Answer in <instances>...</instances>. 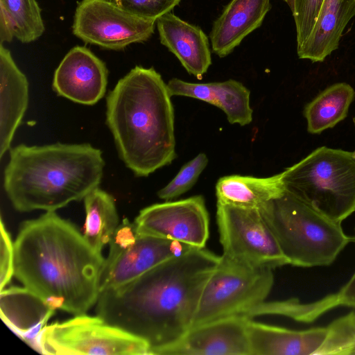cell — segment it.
Instances as JSON below:
<instances>
[{
  "instance_id": "obj_28",
  "label": "cell",
  "mask_w": 355,
  "mask_h": 355,
  "mask_svg": "<svg viewBox=\"0 0 355 355\" xmlns=\"http://www.w3.org/2000/svg\"><path fill=\"white\" fill-rule=\"evenodd\" d=\"M324 0H294L292 10L296 33L297 48L310 35L316 23Z\"/></svg>"
},
{
  "instance_id": "obj_29",
  "label": "cell",
  "mask_w": 355,
  "mask_h": 355,
  "mask_svg": "<svg viewBox=\"0 0 355 355\" xmlns=\"http://www.w3.org/2000/svg\"><path fill=\"white\" fill-rule=\"evenodd\" d=\"M124 10L137 17L157 21L171 12L181 0H109Z\"/></svg>"
},
{
  "instance_id": "obj_3",
  "label": "cell",
  "mask_w": 355,
  "mask_h": 355,
  "mask_svg": "<svg viewBox=\"0 0 355 355\" xmlns=\"http://www.w3.org/2000/svg\"><path fill=\"white\" fill-rule=\"evenodd\" d=\"M171 97L161 75L140 66L107 96L106 123L120 157L137 176H148L176 157Z\"/></svg>"
},
{
  "instance_id": "obj_25",
  "label": "cell",
  "mask_w": 355,
  "mask_h": 355,
  "mask_svg": "<svg viewBox=\"0 0 355 355\" xmlns=\"http://www.w3.org/2000/svg\"><path fill=\"white\" fill-rule=\"evenodd\" d=\"M41 11L36 0H0V20L22 43L34 42L44 33Z\"/></svg>"
},
{
  "instance_id": "obj_1",
  "label": "cell",
  "mask_w": 355,
  "mask_h": 355,
  "mask_svg": "<svg viewBox=\"0 0 355 355\" xmlns=\"http://www.w3.org/2000/svg\"><path fill=\"white\" fill-rule=\"evenodd\" d=\"M220 256L193 247L134 280L100 292L96 314L146 341L150 355L190 329L203 288Z\"/></svg>"
},
{
  "instance_id": "obj_14",
  "label": "cell",
  "mask_w": 355,
  "mask_h": 355,
  "mask_svg": "<svg viewBox=\"0 0 355 355\" xmlns=\"http://www.w3.org/2000/svg\"><path fill=\"white\" fill-rule=\"evenodd\" d=\"M108 71L103 60L85 46L72 48L55 71L53 89L75 103L91 105L101 99Z\"/></svg>"
},
{
  "instance_id": "obj_16",
  "label": "cell",
  "mask_w": 355,
  "mask_h": 355,
  "mask_svg": "<svg viewBox=\"0 0 355 355\" xmlns=\"http://www.w3.org/2000/svg\"><path fill=\"white\" fill-rule=\"evenodd\" d=\"M270 0H231L214 21L209 38L213 52L223 58L262 24Z\"/></svg>"
},
{
  "instance_id": "obj_23",
  "label": "cell",
  "mask_w": 355,
  "mask_h": 355,
  "mask_svg": "<svg viewBox=\"0 0 355 355\" xmlns=\"http://www.w3.org/2000/svg\"><path fill=\"white\" fill-rule=\"evenodd\" d=\"M354 96V89L346 83H335L320 92L304 107L308 132L320 134L345 119Z\"/></svg>"
},
{
  "instance_id": "obj_24",
  "label": "cell",
  "mask_w": 355,
  "mask_h": 355,
  "mask_svg": "<svg viewBox=\"0 0 355 355\" xmlns=\"http://www.w3.org/2000/svg\"><path fill=\"white\" fill-rule=\"evenodd\" d=\"M84 203L86 218L83 236L94 250L101 253L119 225L114 199L98 187L86 196Z\"/></svg>"
},
{
  "instance_id": "obj_4",
  "label": "cell",
  "mask_w": 355,
  "mask_h": 355,
  "mask_svg": "<svg viewBox=\"0 0 355 355\" xmlns=\"http://www.w3.org/2000/svg\"><path fill=\"white\" fill-rule=\"evenodd\" d=\"M104 166L102 152L89 144H21L10 151L3 187L19 211H55L98 188Z\"/></svg>"
},
{
  "instance_id": "obj_27",
  "label": "cell",
  "mask_w": 355,
  "mask_h": 355,
  "mask_svg": "<svg viewBox=\"0 0 355 355\" xmlns=\"http://www.w3.org/2000/svg\"><path fill=\"white\" fill-rule=\"evenodd\" d=\"M208 164V157L200 153L180 168L174 178L157 192L160 199L168 201L187 192L196 183Z\"/></svg>"
},
{
  "instance_id": "obj_32",
  "label": "cell",
  "mask_w": 355,
  "mask_h": 355,
  "mask_svg": "<svg viewBox=\"0 0 355 355\" xmlns=\"http://www.w3.org/2000/svg\"><path fill=\"white\" fill-rule=\"evenodd\" d=\"M286 3L287 5L289 6L291 12L293 9V5H294V0H284Z\"/></svg>"
},
{
  "instance_id": "obj_33",
  "label": "cell",
  "mask_w": 355,
  "mask_h": 355,
  "mask_svg": "<svg viewBox=\"0 0 355 355\" xmlns=\"http://www.w3.org/2000/svg\"><path fill=\"white\" fill-rule=\"evenodd\" d=\"M354 124H355V118L354 119Z\"/></svg>"
},
{
  "instance_id": "obj_18",
  "label": "cell",
  "mask_w": 355,
  "mask_h": 355,
  "mask_svg": "<svg viewBox=\"0 0 355 355\" xmlns=\"http://www.w3.org/2000/svg\"><path fill=\"white\" fill-rule=\"evenodd\" d=\"M252 355H317L326 335V327L302 331L247 321Z\"/></svg>"
},
{
  "instance_id": "obj_12",
  "label": "cell",
  "mask_w": 355,
  "mask_h": 355,
  "mask_svg": "<svg viewBox=\"0 0 355 355\" xmlns=\"http://www.w3.org/2000/svg\"><path fill=\"white\" fill-rule=\"evenodd\" d=\"M134 222L143 234L196 248H205L209 234V217L202 196L150 205Z\"/></svg>"
},
{
  "instance_id": "obj_20",
  "label": "cell",
  "mask_w": 355,
  "mask_h": 355,
  "mask_svg": "<svg viewBox=\"0 0 355 355\" xmlns=\"http://www.w3.org/2000/svg\"><path fill=\"white\" fill-rule=\"evenodd\" d=\"M54 311L26 288H10L1 291L2 320L40 353L41 333Z\"/></svg>"
},
{
  "instance_id": "obj_19",
  "label": "cell",
  "mask_w": 355,
  "mask_h": 355,
  "mask_svg": "<svg viewBox=\"0 0 355 355\" xmlns=\"http://www.w3.org/2000/svg\"><path fill=\"white\" fill-rule=\"evenodd\" d=\"M0 157L10 148L28 105V81L0 44Z\"/></svg>"
},
{
  "instance_id": "obj_30",
  "label": "cell",
  "mask_w": 355,
  "mask_h": 355,
  "mask_svg": "<svg viewBox=\"0 0 355 355\" xmlns=\"http://www.w3.org/2000/svg\"><path fill=\"white\" fill-rule=\"evenodd\" d=\"M0 290L2 291L14 275L15 252L10 235L1 219Z\"/></svg>"
},
{
  "instance_id": "obj_11",
  "label": "cell",
  "mask_w": 355,
  "mask_h": 355,
  "mask_svg": "<svg viewBox=\"0 0 355 355\" xmlns=\"http://www.w3.org/2000/svg\"><path fill=\"white\" fill-rule=\"evenodd\" d=\"M156 21L134 15L109 0H81L76 8L73 33L86 43L121 50L147 41Z\"/></svg>"
},
{
  "instance_id": "obj_21",
  "label": "cell",
  "mask_w": 355,
  "mask_h": 355,
  "mask_svg": "<svg viewBox=\"0 0 355 355\" xmlns=\"http://www.w3.org/2000/svg\"><path fill=\"white\" fill-rule=\"evenodd\" d=\"M355 16V0H324L316 23L305 42L297 48L300 59L322 62L338 48L347 24Z\"/></svg>"
},
{
  "instance_id": "obj_17",
  "label": "cell",
  "mask_w": 355,
  "mask_h": 355,
  "mask_svg": "<svg viewBox=\"0 0 355 355\" xmlns=\"http://www.w3.org/2000/svg\"><path fill=\"white\" fill-rule=\"evenodd\" d=\"M167 87L171 96L193 98L218 107L225 112L231 124L244 126L252 121L250 92L236 80L193 83L173 78L168 82Z\"/></svg>"
},
{
  "instance_id": "obj_13",
  "label": "cell",
  "mask_w": 355,
  "mask_h": 355,
  "mask_svg": "<svg viewBox=\"0 0 355 355\" xmlns=\"http://www.w3.org/2000/svg\"><path fill=\"white\" fill-rule=\"evenodd\" d=\"M248 318L229 317L191 328L151 355H252L247 334Z\"/></svg>"
},
{
  "instance_id": "obj_15",
  "label": "cell",
  "mask_w": 355,
  "mask_h": 355,
  "mask_svg": "<svg viewBox=\"0 0 355 355\" xmlns=\"http://www.w3.org/2000/svg\"><path fill=\"white\" fill-rule=\"evenodd\" d=\"M156 25L161 43L189 74L202 79L211 64L209 42L205 32L171 12L157 19Z\"/></svg>"
},
{
  "instance_id": "obj_31",
  "label": "cell",
  "mask_w": 355,
  "mask_h": 355,
  "mask_svg": "<svg viewBox=\"0 0 355 355\" xmlns=\"http://www.w3.org/2000/svg\"><path fill=\"white\" fill-rule=\"evenodd\" d=\"M318 305L322 313L337 306L355 308V272L338 293L318 301Z\"/></svg>"
},
{
  "instance_id": "obj_6",
  "label": "cell",
  "mask_w": 355,
  "mask_h": 355,
  "mask_svg": "<svg viewBox=\"0 0 355 355\" xmlns=\"http://www.w3.org/2000/svg\"><path fill=\"white\" fill-rule=\"evenodd\" d=\"M282 179L285 192L334 222L355 211V151L319 147Z\"/></svg>"
},
{
  "instance_id": "obj_7",
  "label": "cell",
  "mask_w": 355,
  "mask_h": 355,
  "mask_svg": "<svg viewBox=\"0 0 355 355\" xmlns=\"http://www.w3.org/2000/svg\"><path fill=\"white\" fill-rule=\"evenodd\" d=\"M273 283L272 269L243 265L221 255L203 288L190 329L222 318L248 317L266 301Z\"/></svg>"
},
{
  "instance_id": "obj_2",
  "label": "cell",
  "mask_w": 355,
  "mask_h": 355,
  "mask_svg": "<svg viewBox=\"0 0 355 355\" xmlns=\"http://www.w3.org/2000/svg\"><path fill=\"white\" fill-rule=\"evenodd\" d=\"M14 252V275L51 309L79 315L96 304L105 258L55 211L24 221Z\"/></svg>"
},
{
  "instance_id": "obj_22",
  "label": "cell",
  "mask_w": 355,
  "mask_h": 355,
  "mask_svg": "<svg viewBox=\"0 0 355 355\" xmlns=\"http://www.w3.org/2000/svg\"><path fill=\"white\" fill-rule=\"evenodd\" d=\"M284 192L282 173L268 178L227 175L216 184L217 202L245 208H261Z\"/></svg>"
},
{
  "instance_id": "obj_9",
  "label": "cell",
  "mask_w": 355,
  "mask_h": 355,
  "mask_svg": "<svg viewBox=\"0 0 355 355\" xmlns=\"http://www.w3.org/2000/svg\"><path fill=\"white\" fill-rule=\"evenodd\" d=\"M261 208L217 202L216 220L222 256L243 265L273 270L289 264V261L264 218Z\"/></svg>"
},
{
  "instance_id": "obj_5",
  "label": "cell",
  "mask_w": 355,
  "mask_h": 355,
  "mask_svg": "<svg viewBox=\"0 0 355 355\" xmlns=\"http://www.w3.org/2000/svg\"><path fill=\"white\" fill-rule=\"evenodd\" d=\"M289 264L329 266L351 241L341 223L334 222L284 192L261 208Z\"/></svg>"
},
{
  "instance_id": "obj_10",
  "label": "cell",
  "mask_w": 355,
  "mask_h": 355,
  "mask_svg": "<svg viewBox=\"0 0 355 355\" xmlns=\"http://www.w3.org/2000/svg\"><path fill=\"white\" fill-rule=\"evenodd\" d=\"M109 244L100 277V292L131 282L193 248L178 241L143 234L128 218L119 225Z\"/></svg>"
},
{
  "instance_id": "obj_8",
  "label": "cell",
  "mask_w": 355,
  "mask_h": 355,
  "mask_svg": "<svg viewBox=\"0 0 355 355\" xmlns=\"http://www.w3.org/2000/svg\"><path fill=\"white\" fill-rule=\"evenodd\" d=\"M40 347L43 354L150 355L144 340L86 314L46 326Z\"/></svg>"
},
{
  "instance_id": "obj_26",
  "label": "cell",
  "mask_w": 355,
  "mask_h": 355,
  "mask_svg": "<svg viewBox=\"0 0 355 355\" xmlns=\"http://www.w3.org/2000/svg\"><path fill=\"white\" fill-rule=\"evenodd\" d=\"M355 354V312L340 317L327 327L324 341L317 355Z\"/></svg>"
}]
</instances>
